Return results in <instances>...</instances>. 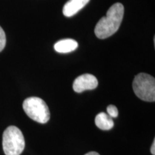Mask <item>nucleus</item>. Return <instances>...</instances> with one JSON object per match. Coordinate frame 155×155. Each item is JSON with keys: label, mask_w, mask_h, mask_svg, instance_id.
<instances>
[{"label": "nucleus", "mask_w": 155, "mask_h": 155, "mask_svg": "<svg viewBox=\"0 0 155 155\" xmlns=\"http://www.w3.org/2000/svg\"><path fill=\"white\" fill-rule=\"evenodd\" d=\"M78 47V44L73 39H63L54 45V49L60 53H68L74 51Z\"/></svg>", "instance_id": "0eeeda50"}, {"label": "nucleus", "mask_w": 155, "mask_h": 155, "mask_svg": "<svg viewBox=\"0 0 155 155\" xmlns=\"http://www.w3.org/2000/svg\"><path fill=\"white\" fill-rule=\"evenodd\" d=\"M124 14V7L121 3L114 4L108 9L105 17H102L95 27L94 32L99 39L113 35L119 30Z\"/></svg>", "instance_id": "f257e3e1"}, {"label": "nucleus", "mask_w": 155, "mask_h": 155, "mask_svg": "<svg viewBox=\"0 0 155 155\" xmlns=\"http://www.w3.org/2000/svg\"><path fill=\"white\" fill-rule=\"evenodd\" d=\"M6 35L5 31L0 26V52H2L6 45Z\"/></svg>", "instance_id": "9d476101"}, {"label": "nucleus", "mask_w": 155, "mask_h": 155, "mask_svg": "<svg viewBox=\"0 0 155 155\" xmlns=\"http://www.w3.org/2000/svg\"><path fill=\"white\" fill-rule=\"evenodd\" d=\"M90 0H69L64 5L63 13L65 17H71L78 12Z\"/></svg>", "instance_id": "423d86ee"}, {"label": "nucleus", "mask_w": 155, "mask_h": 155, "mask_svg": "<svg viewBox=\"0 0 155 155\" xmlns=\"http://www.w3.org/2000/svg\"><path fill=\"white\" fill-rule=\"evenodd\" d=\"M151 153H152V154L154 155L155 154V139H154V141H153V144L152 145V147H151Z\"/></svg>", "instance_id": "9b49d317"}, {"label": "nucleus", "mask_w": 155, "mask_h": 155, "mask_svg": "<svg viewBox=\"0 0 155 155\" xmlns=\"http://www.w3.org/2000/svg\"><path fill=\"white\" fill-rule=\"evenodd\" d=\"M133 90L141 100L147 102L155 101V79L152 75L141 73L137 75L133 81Z\"/></svg>", "instance_id": "20e7f679"}, {"label": "nucleus", "mask_w": 155, "mask_h": 155, "mask_svg": "<svg viewBox=\"0 0 155 155\" xmlns=\"http://www.w3.org/2000/svg\"><path fill=\"white\" fill-rule=\"evenodd\" d=\"M98 84V80L94 75L86 73L75 78L73 88L75 92L82 93L87 90H94L97 88Z\"/></svg>", "instance_id": "39448f33"}, {"label": "nucleus", "mask_w": 155, "mask_h": 155, "mask_svg": "<svg viewBox=\"0 0 155 155\" xmlns=\"http://www.w3.org/2000/svg\"><path fill=\"white\" fill-rule=\"evenodd\" d=\"M85 155H100V154H98V152H90L87 153V154H86Z\"/></svg>", "instance_id": "f8f14e48"}, {"label": "nucleus", "mask_w": 155, "mask_h": 155, "mask_svg": "<svg viewBox=\"0 0 155 155\" xmlns=\"http://www.w3.org/2000/svg\"><path fill=\"white\" fill-rule=\"evenodd\" d=\"M2 147L5 155H20L25 150V141L22 132L15 126H9L2 136Z\"/></svg>", "instance_id": "f03ea898"}, {"label": "nucleus", "mask_w": 155, "mask_h": 155, "mask_svg": "<svg viewBox=\"0 0 155 155\" xmlns=\"http://www.w3.org/2000/svg\"><path fill=\"white\" fill-rule=\"evenodd\" d=\"M107 113L108 115L111 118H116L119 115V111L118 108L114 105H109L107 107Z\"/></svg>", "instance_id": "1a4fd4ad"}, {"label": "nucleus", "mask_w": 155, "mask_h": 155, "mask_svg": "<svg viewBox=\"0 0 155 155\" xmlns=\"http://www.w3.org/2000/svg\"><path fill=\"white\" fill-rule=\"evenodd\" d=\"M22 107L27 115L35 121L45 124L50 120L49 108L42 98L29 97L24 101Z\"/></svg>", "instance_id": "7ed1b4c3"}, {"label": "nucleus", "mask_w": 155, "mask_h": 155, "mask_svg": "<svg viewBox=\"0 0 155 155\" xmlns=\"http://www.w3.org/2000/svg\"><path fill=\"white\" fill-rule=\"evenodd\" d=\"M95 124L97 127L104 131L110 130L114 127V125L112 118L104 112L99 113L96 116Z\"/></svg>", "instance_id": "6e6552de"}]
</instances>
